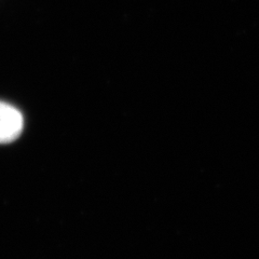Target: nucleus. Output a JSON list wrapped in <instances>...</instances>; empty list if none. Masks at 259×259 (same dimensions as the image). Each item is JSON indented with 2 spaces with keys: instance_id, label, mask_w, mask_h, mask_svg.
<instances>
[{
  "instance_id": "f257e3e1",
  "label": "nucleus",
  "mask_w": 259,
  "mask_h": 259,
  "mask_svg": "<svg viewBox=\"0 0 259 259\" xmlns=\"http://www.w3.org/2000/svg\"><path fill=\"white\" fill-rule=\"evenodd\" d=\"M24 127V119L19 109L10 104L0 102V144L19 139Z\"/></svg>"
}]
</instances>
